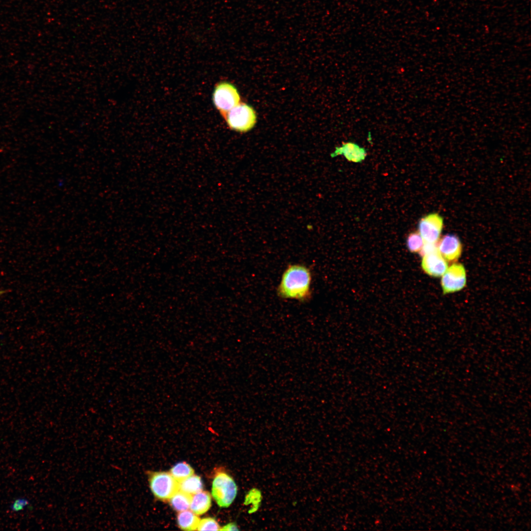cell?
<instances>
[{
  "mask_svg": "<svg viewBox=\"0 0 531 531\" xmlns=\"http://www.w3.org/2000/svg\"><path fill=\"white\" fill-rule=\"evenodd\" d=\"M312 274L309 268L300 264L289 265L284 270L277 289L284 299L304 301L311 296Z\"/></svg>",
  "mask_w": 531,
  "mask_h": 531,
  "instance_id": "1",
  "label": "cell"
},
{
  "mask_svg": "<svg viewBox=\"0 0 531 531\" xmlns=\"http://www.w3.org/2000/svg\"><path fill=\"white\" fill-rule=\"evenodd\" d=\"M223 117L231 129L240 132L251 130L257 119L253 108L241 102L228 111Z\"/></svg>",
  "mask_w": 531,
  "mask_h": 531,
  "instance_id": "2",
  "label": "cell"
},
{
  "mask_svg": "<svg viewBox=\"0 0 531 531\" xmlns=\"http://www.w3.org/2000/svg\"><path fill=\"white\" fill-rule=\"evenodd\" d=\"M149 487L153 495L162 501H167L179 490L177 482L170 472H147Z\"/></svg>",
  "mask_w": 531,
  "mask_h": 531,
  "instance_id": "3",
  "label": "cell"
},
{
  "mask_svg": "<svg viewBox=\"0 0 531 531\" xmlns=\"http://www.w3.org/2000/svg\"><path fill=\"white\" fill-rule=\"evenodd\" d=\"M237 494V486L234 479L227 473L219 472L215 475L212 486V495L221 507L229 506Z\"/></svg>",
  "mask_w": 531,
  "mask_h": 531,
  "instance_id": "4",
  "label": "cell"
},
{
  "mask_svg": "<svg viewBox=\"0 0 531 531\" xmlns=\"http://www.w3.org/2000/svg\"><path fill=\"white\" fill-rule=\"evenodd\" d=\"M212 100L216 109L224 117L228 111L240 102V97L236 88L233 85L223 82L218 83L215 87Z\"/></svg>",
  "mask_w": 531,
  "mask_h": 531,
  "instance_id": "5",
  "label": "cell"
},
{
  "mask_svg": "<svg viewBox=\"0 0 531 531\" xmlns=\"http://www.w3.org/2000/svg\"><path fill=\"white\" fill-rule=\"evenodd\" d=\"M466 272L464 266L455 263L448 267L442 276L441 286L444 294L459 291L466 284Z\"/></svg>",
  "mask_w": 531,
  "mask_h": 531,
  "instance_id": "6",
  "label": "cell"
},
{
  "mask_svg": "<svg viewBox=\"0 0 531 531\" xmlns=\"http://www.w3.org/2000/svg\"><path fill=\"white\" fill-rule=\"evenodd\" d=\"M443 226V220L440 215L437 213H430L419 220L418 233L424 242L437 243L440 239Z\"/></svg>",
  "mask_w": 531,
  "mask_h": 531,
  "instance_id": "7",
  "label": "cell"
},
{
  "mask_svg": "<svg viewBox=\"0 0 531 531\" xmlns=\"http://www.w3.org/2000/svg\"><path fill=\"white\" fill-rule=\"evenodd\" d=\"M439 240L438 250L446 261L455 262L459 258L462 252V245L457 236L448 234Z\"/></svg>",
  "mask_w": 531,
  "mask_h": 531,
  "instance_id": "8",
  "label": "cell"
},
{
  "mask_svg": "<svg viewBox=\"0 0 531 531\" xmlns=\"http://www.w3.org/2000/svg\"><path fill=\"white\" fill-rule=\"evenodd\" d=\"M421 266L427 274L436 277L442 276L448 268L447 261L438 250L422 256Z\"/></svg>",
  "mask_w": 531,
  "mask_h": 531,
  "instance_id": "9",
  "label": "cell"
},
{
  "mask_svg": "<svg viewBox=\"0 0 531 531\" xmlns=\"http://www.w3.org/2000/svg\"><path fill=\"white\" fill-rule=\"evenodd\" d=\"M343 155L347 160L354 163H359L363 161L366 156V150L352 142L343 143L340 147L335 148V150L331 154L332 157Z\"/></svg>",
  "mask_w": 531,
  "mask_h": 531,
  "instance_id": "10",
  "label": "cell"
},
{
  "mask_svg": "<svg viewBox=\"0 0 531 531\" xmlns=\"http://www.w3.org/2000/svg\"><path fill=\"white\" fill-rule=\"evenodd\" d=\"M211 497L206 491H200L191 497L190 508L197 515L206 513L211 506Z\"/></svg>",
  "mask_w": 531,
  "mask_h": 531,
  "instance_id": "11",
  "label": "cell"
},
{
  "mask_svg": "<svg viewBox=\"0 0 531 531\" xmlns=\"http://www.w3.org/2000/svg\"><path fill=\"white\" fill-rule=\"evenodd\" d=\"M199 521V518L190 510H185L180 511L177 514V524L183 530H197Z\"/></svg>",
  "mask_w": 531,
  "mask_h": 531,
  "instance_id": "12",
  "label": "cell"
},
{
  "mask_svg": "<svg viewBox=\"0 0 531 531\" xmlns=\"http://www.w3.org/2000/svg\"><path fill=\"white\" fill-rule=\"evenodd\" d=\"M179 490L193 495L203 489V483L201 477L194 474L178 482Z\"/></svg>",
  "mask_w": 531,
  "mask_h": 531,
  "instance_id": "13",
  "label": "cell"
},
{
  "mask_svg": "<svg viewBox=\"0 0 531 531\" xmlns=\"http://www.w3.org/2000/svg\"><path fill=\"white\" fill-rule=\"evenodd\" d=\"M191 495L177 491L170 499L172 507L177 511H182L190 508Z\"/></svg>",
  "mask_w": 531,
  "mask_h": 531,
  "instance_id": "14",
  "label": "cell"
},
{
  "mask_svg": "<svg viewBox=\"0 0 531 531\" xmlns=\"http://www.w3.org/2000/svg\"><path fill=\"white\" fill-rule=\"evenodd\" d=\"M194 472L192 468L185 462L177 463L170 471V473L178 482L194 474Z\"/></svg>",
  "mask_w": 531,
  "mask_h": 531,
  "instance_id": "15",
  "label": "cell"
},
{
  "mask_svg": "<svg viewBox=\"0 0 531 531\" xmlns=\"http://www.w3.org/2000/svg\"><path fill=\"white\" fill-rule=\"evenodd\" d=\"M424 243V241L418 232L410 233L407 238V248L412 253L419 252Z\"/></svg>",
  "mask_w": 531,
  "mask_h": 531,
  "instance_id": "16",
  "label": "cell"
},
{
  "mask_svg": "<svg viewBox=\"0 0 531 531\" xmlns=\"http://www.w3.org/2000/svg\"><path fill=\"white\" fill-rule=\"evenodd\" d=\"M220 530L217 522L213 518L207 517L200 520L198 531H219Z\"/></svg>",
  "mask_w": 531,
  "mask_h": 531,
  "instance_id": "17",
  "label": "cell"
},
{
  "mask_svg": "<svg viewBox=\"0 0 531 531\" xmlns=\"http://www.w3.org/2000/svg\"><path fill=\"white\" fill-rule=\"evenodd\" d=\"M30 504L29 500L25 497L16 498L10 505L9 509L11 512H19L24 510Z\"/></svg>",
  "mask_w": 531,
  "mask_h": 531,
  "instance_id": "18",
  "label": "cell"
},
{
  "mask_svg": "<svg viewBox=\"0 0 531 531\" xmlns=\"http://www.w3.org/2000/svg\"><path fill=\"white\" fill-rule=\"evenodd\" d=\"M437 242L429 243L424 242V243L420 251L419 254L421 256L438 251Z\"/></svg>",
  "mask_w": 531,
  "mask_h": 531,
  "instance_id": "19",
  "label": "cell"
},
{
  "mask_svg": "<svg viewBox=\"0 0 531 531\" xmlns=\"http://www.w3.org/2000/svg\"><path fill=\"white\" fill-rule=\"evenodd\" d=\"M220 531H236L238 530L236 525L234 523H230L220 529Z\"/></svg>",
  "mask_w": 531,
  "mask_h": 531,
  "instance_id": "20",
  "label": "cell"
},
{
  "mask_svg": "<svg viewBox=\"0 0 531 531\" xmlns=\"http://www.w3.org/2000/svg\"><path fill=\"white\" fill-rule=\"evenodd\" d=\"M8 290H0V296H1L8 292Z\"/></svg>",
  "mask_w": 531,
  "mask_h": 531,
  "instance_id": "21",
  "label": "cell"
}]
</instances>
